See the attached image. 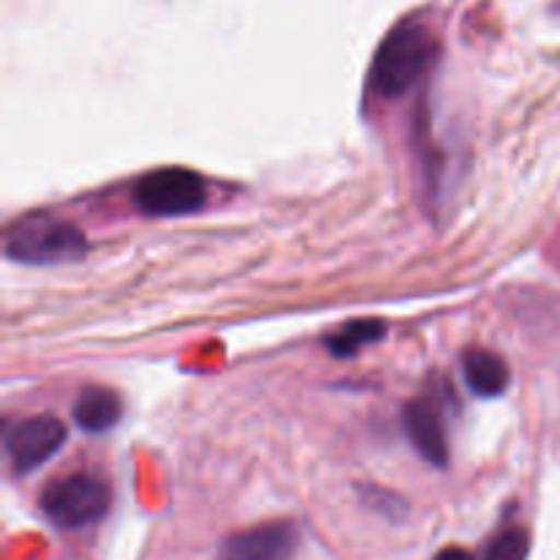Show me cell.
<instances>
[{
  "label": "cell",
  "instance_id": "cell-1",
  "mask_svg": "<svg viewBox=\"0 0 560 560\" xmlns=\"http://www.w3.org/2000/svg\"><path fill=\"white\" fill-rule=\"evenodd\" d=\"M438 58V38L421 22L394 27L377 47L370 69V88L381 98H399L413 91Z\"/></svg>",
  "mask_w": 560,
  "mask_h": 560
},
{
  "label": "cell",
  "instance_id": "cell-2",
  "mask_svg": "<svg viewBox=\"0 0 560 560\" xmlns=\"http://www.w3.org/2000/svg\"><path fill=\"white\" fill-rule=\"evenodd\" d=\"M5 257L22 266H63L88 252L80 228L55 217H31L5 235Z\"/></svg>",
  "mask_w": 560,
  "mask_h": 560
},
{
  "label": "cell",
  "instance_id": "cell-3",
  "mask_svg": "<svg viewBox=\"0 0 560 560\" xmlns=\"http://www.w3.org/2000/svg\"><path fill=\"white\" fill-rule=\"evenodd\" d=\"M44 517L60 530H82L102 523L113 506L107 481L91 474H71L49 481L38 498Z\"/></svg>",
  "mask_w": 560,
  "mask_h": 560
},
{
  "label": "cell",
  "instance_id": "cell-4",
  "mask_svg": "<svg viewBox=\"0 0 560 560\" xmlns=\"http://www.w3.org/2000/svg\"><path fill=\"white\" fill-rule=\"evenodd\" d=\"M208 200V186L191 170L164 167L140 178L135 206L148 217H189Z\"/></svg>",
  "mask_w": 560,
  "mask_h": 560
},
{
  "label": "cell",
  "instance_id": "cell-5",
  "mask_svg": "<svg viewBox=\"0 0 560 560\" xmlns=\"http://www.w3.org/2000/svg\"><path fill=\"white\" fill-rule=\"evenodd\" d=\"M66 443L63 421L55 416H31L5 432V452L16 474H31L52 459Z\"/></svg>",
  "mask_w": 560,
  "mask_h": 560
},
{
  "label": "cell",
  "instance_id": "cell-6",
  "mask_svg": "<svg viewBox=\"0 0 560 560\" xmlns=\"http://www.w3.org/2000/svg\"><path fill=\"white\" fill-rule=\"evenodd\" d=\"M299 545V525L290 520H277L228 536L219 550V560H293Z\"/></svg>",
  "mask_w": 560,
  "mask_h": 560
},
{
  "label": "cell",
  "instance_id": "cell-7",
  "mask_svg": "<svg viewBox=\"0 0 560 560\" xmlns=\"http://www.w3.org/2000/svg\"><path fill=\"white\" fill-rule=\"evenodd\" d=\"M405 432L408 441L413 443L416 452L435 468H446L448 465V438L446 427H443L441 413L430 399H416V402L405 405L402 413Z\"/></svg>",
  "mask_w": 560,
  "mask_h": 560
},
{
  "label": "cell",
  "instance_id": "cell-8",
  "mask_svg": "<svg viewBox=\"0 0 560 560\" xmlns=\"http://www.w3.org/2000/svg\"><path fill=\"white\" fill-rule=\"evenodd\" d=\"M463 377L476 397L495 399L501 397V394H506L509 383H512V370H509L506 361L498 353H492V350L474 348L468 350L463 359Z\"/></svg>",
  "mask_w": 560,
  "mask_h": 560
},
{
  "label": "cell",
  "instance_id": "cell-9",
  "mask_svg": "<svg viewBox=\"0 0 560 560\" xmlns=\"http://www.w3.org/2000/svg\"><path fill=\"white\" fill-rule=\"evenodd\" d=\"M120 397L109 388L93 386L77 397L74 402V421L80 430L91 432V435H102V432L113 430L120 419Z\"/></svg>",
  "mask_w": 560,
  "mask_h": 560
},
{
  "label": "cell",
  "instance_id": "cell-10",
  "mask_svg": "<svg viewBox=\"0 0 560 560\" xmlns=\"http://www.w3.org/2000/svg\"><path fill=\"white\" fill-rule=\"evenodd\" d=\"M383 337H386V326H383L381 320H353L345 328H339L337 334H331V337L326 339V348L331 350L334 355L348 359V355L359 353L364 345L377 342V339Z\"/></svg>",
  "mask_w": 560,
  "mask_h": 560
},
{
  "label": "cell",
  "instance_id": "cell-11",
  "mask_svg": "<svg viewBox=\"0 0 560 560\" xmlns=\"http://www.w3.org/2000/svg\"><path fill=\"white\" fill-rule=\"evenodd\" d=\"M530 556V536L523 528H509L498 534L487 545L485 558L481 560H528Z\"/></svg>",
  "mask_w": 560,
  "mask_h": 560
},
{
  "label": "cell",
  "instance_id": "cell-12",
  "mask_svg": "<svg viewBox=\"0 0 560 560\" xmlns=\"http://www.w3.org/2000/svg\"><path fill=\"white\" fill-rule=\"evenodd\" d=\"M432 560H476V558L470 556L468 550H463V547H446V550L438 552Z\"/></svg>",
  "mask_w": 560,
  "mask_h": 560
}]
</instances>
